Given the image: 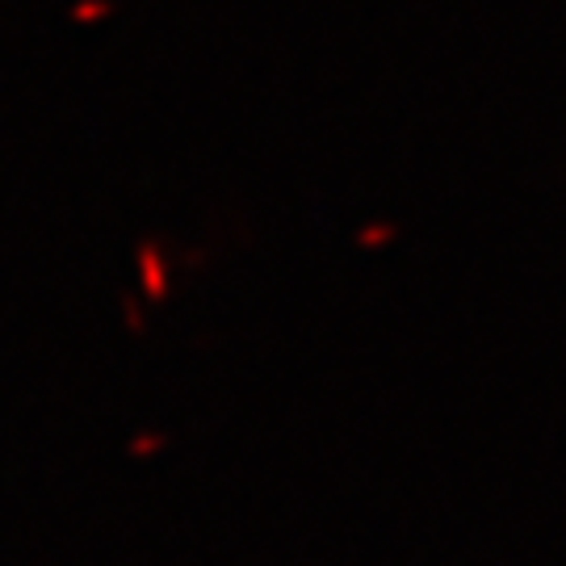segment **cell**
I'll use <instances>...</instances> for the list:
<instances>
[{
  "instance_id": "obj_1",
  "label": "cell",
  "mask_w": 566,
  "mask_h": 566,
  "mask_svg": "<svg viewBox=\"0 0 566 566\" xmlns=\"http://www.w3.org/2000/svg\"><path fill=\"white\" fill-rule=\"evenodd\" d=\"M139 277H143V298L147 303H164L168 298V264H164V252L156 240L139 243Z\"/></svg>"
},
{
  "instance_id": "obj_2",
  "label": "cell",
  "mask_w": 566,
  "mask_h": 566,
  "mask_svg": "<svg viewBox=\"0 0 566 566\" xmlns=\"http://www.w3.org/2000/svg\"><path fill=\"white\" fill-rule=\"evenodd\" d=\"M109 13H114L109 0H81V4H72V21H102Z\"/></svg>"
},
{
  "instance_id": "obj_3",
  "label": "cell",
  "mask_w": 566,
  "mask_h": 566,
  "mask_svg": "<svg viewBox=\"0 0 566 566\" xmlns=\"http://www.w3.org/2000/svg\"><path fill=\"white\" fill-rule=\"evenodd\" d=\"M122 311H126V327H130V332H143V311L135 306L130 294H122Z\"/></svg>"
},
{
  "instance_id": "obj_4",
  "label": "cell",
  "mask_w": 566,
  "mask_h": 566,
  "mask_svg": "<svg viewBox=\"0 0 566 566\" xmlns=\"http://www.w3.org/2000/svg\"><path fill=\"white\" fill-rule=\"evenodd\" d=\"M160 446V437H135V449H156Z\"/></svg>"
}]
</instances>
